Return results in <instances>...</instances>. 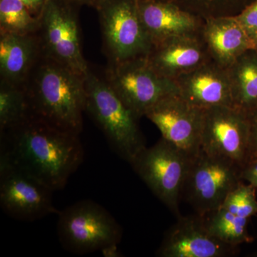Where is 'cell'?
I'll return each instance as SVG.
<instances>
[{
    "mask_svg": "<svg viewBox=\"0 0 257 257\" xmlns=\"http://www.w3.org/2000/svg\"><path fill=\"white\" fill-rule=\"evenodd\" d=\"M0 136V161L38 179L54 192L65 187L84 159L79 135L32 116Z\"/></svg>",
    "mask_w": 257,
    "mask_h": 257,
    "instance_id": "6da1fadb",
    "label": "cell"
},
{
    "mask_svg": "<svg viewBox=\"0 0 257 257\" xmlns=\"http://www.w3.org/2000/svg\"><path fill=\"white\" fill-rule=\"evenodd\" d=\"M85 76L42 55L24 86L31 116L80 135L86 111Z\"/></svg>",
    "mask_w": 257,
    "mask_h": 257,
    "instance_id": "7a4b0ae2",
    "label": "cell"
},
{
    "mask_svg": "<svg viewBox=\"0 0 257 257\" xmlns=\"http://www.w3.org/2000/svg\"><path fill=\"white\" fill-rule=\"evenodd\" d=\"M86 111L118 155L131 163L146 147L139 118L115 94L104 77L89 68L85 76Z\"/></svg>",
    "mask_w": 257,
    "mask_h": 257,
    "instance_id": "3957f363",
    "label": "cell"
},
{
    "mask_svg": "<svg viewBox=\"0 0 257 257\" xmlns=\"http://www.w3.org/2000/svg\"><path fill=\"white\" fill-rule=\"evenodd\" d=\"M57 234L67 251L77 254L119 244L122 229L105 208L89 199L79 201L58 214Z\"/></svg>",
    "mask_w": 257,
    "mask_h": 257,
    "instance_id": "277c9868",
    "label": "cell"
},
{
    "mask_svg": "<svg viewBox=\"0 0 257 257\" xmlns=\"http://www.w3.org/2000/svg\"><path fill=\"white\" fill-rule=\"evenodd\" d=\"M108 64L147 57L152 44L138 0H105L96 10Z\"/></svg>",
    "mask_w": 257,
    "mask_h": 257,
    "instance_id": "5b68a950",
    "label": "cell"
},
{
    "mask_svg": "<svg viewBox=\"0 0 257 257\" xmlns=\"http://www.w3.org/2000/svg\"><path fill=\"white\" fill-rule=\"evenodd\" d=\"M191 159L162 138L153 146L145 147L130 165L161 202L179 216V198Z\"/></svg>",
    "mask_w": 257,
    "mask_h": 257,
    "instance_id": "8992f818",
    "label": "cell"
},
{
    "mask_svg": "<svg viewBox=\"0 0 257 257\" xmlns=\"http://www.w3.org/2000/svg\"><path fill=\"white\" fill-rule=\"evenodd\" d=\"M78 8L67 0H47L37 34L42 55L85 76L89 67L81 45Z\"/></svg>",
    "mask_w": 257,
    "mask_h": 257,
    "instance_id": "52a82bcc",
    "label": "cell"
},
{
    "mask_svg": "<svg viewBox=\"0 0 257 257\" xmlns=\"http://www.w3.org/2000/svg\"><path fill=\"white\" fill-rule=\"evenodd\" d=\"M104 78L139 119L164 98L179 94L175 81L159 75L147 57L108 64Z\"/></svg>",
    "mask_w": 257,
    "mask_h": 257,
    "instance_id": "ba28073f",
    "label": "cell"
},
{
    "mask_svg": "<svg viewBox=\"0 0 257 257\" xmlns=\"http://www.w3.org/2000/svg\"><path fill=\"white\" fill-rule=\"evenodd\" d=\"M242 168L202 151L191 159L182 195L197 214L205 216L219 209L240 183Z\"/></svg>",
    "mask_w": 257,
    "mask_h": 257,
    "instance_id": "9c48e42d",
    "label": "cell"
},
{
    "mask_svg": "<svg viewBox=\"0 0 257 257\" xmlns=\"http://www.w3.org/2000/svg\"><path fill=\"white\" fill-rule=\"evenodd\" d=\"M200 151L243 168L248 160L247 115L234 106L204 109Z\"/></svg>",
    "mask_w": 257,
    "mask_h": 257,
    "instance_id": "30bf717a",
    "label": "cell"
},
{
    "mask_svg": "<svg viewBox=\"0 0 257 257\" xmlns=\"http://www.w3.org/2000/svg\"><path fill=\"white\" fill-rule=\"evenodd\" d=\"M53 192L38 179L0 161V205L8 215L32 221L59 214L53 205Z\"/></svg>",
    "mask_w": 257,
    "mask_h": 257,
    "instance_id": "8fae6325",
    "label": "cell"
},
{
    "mask_svg": "<svg viewBox=\"0 0 257 257\" xmlns=\"http://www.w3.org/2000/svg\"><path fill=\"white\" fill-rule=\"evenodd\" d=\"M145 116L156 125L162 138L190 158L200 151L204 109L191 105L177 94L164 98Z\"/></svg>",
    "mask_w": 257,
    "mask_h": 257,
    "instance_id": "7c38bea8",
    "label": "cell"
},
{
    "mask_svg": "<svg viewBox=\"0 0 257 257\" xmlns=\"http://www.w3.org/2000/svg\"><path fill=\"white\" fill-rule=\"evenodd\" d=\"M238 252V246L223 242L207 229L204 216H178L165 233L157 249L160 257H228Z\"/></svg>",
    "mask_w": 257,
    "mask_h": 257,
    "instance_id": "4fadbf2b",
    "label": "cell"
},
{
    "mask_svg": "<svg viewBox=\"0 0 257 257\" xmlns=\"http://www.w3.org/2000/svg\"><path fill=\"white\" fill-rule=\"evenodd\" d=\"M147 60L159 75L172 81L211 60L202 33L172 37L153 44Z\"/></svg>",
    "mask_w": 257,
    "mask_h": 257,
    "instance_id": "5bb4252c",
    "label": "cell"
},
{
    "mask_svg": "<svg viewBox=\"0 0 257 257\" xmlns=\"http://www.w3.org/2000/svg\"><path fill=\"white\" fill-rule=\"evenodd\" d=\"M179 95L191 105L206 109L232 106L227 69L209 61L175 80Z\"/></svg>",
    "mask_w": 257,
    "mask_h": 257,
    "instance_id": "9a60e30c",
    "label": "cell"
},
{
    "mask_svg": "<svg viewBox=\"0 0 257 257\" xmlns=\"http://www.w3.org/2000/svg\"><path fill=\"white\" fill-rule=\"evenodd\" d=\"M139 10L152 44L181 35L202 33L204 18L168 0H138Z\"/></svg>",
    "mask_w": 257,
    "mask_h": 257,
    "instance_id": "2e32d148",
    "label": "cell"
},
{
    "mask_svg": "<svg viewBox=\"0 0 257 257\" xmlns=\"http://www.w3.org/2000/svg\"><path fill=\"white\" fill-rule=\"evenodd\" d=\"M202 37L211 60L225 69L245 52L255 49L254 42L235 16L204 18Z\"/></svg>",
    "mask_w": 257,
    "mask_h": 257,
    "instance_id": "e0dca14e",
    "label": "cell"
},
{
    "mask_svg": "<svg viewBox=\"0 0 257 257\" xmlns=\"http://www.w3.org/2000/svg\"><path fill=\"white\" fill-rule=\"evenodd\" d=\"M42 55L38 34H0L2 83L23 87Z\"/></svg>",
    "mask_w": 257,
    "mask_h": 257,
    "instance_id": "ac0fdd59",
    "label": "cell"
},
{
    "mask_svg": "<svg viewBox=\"0 0 257 257\" xmlns=\"http://www.w3.org/2000/svg\"><path fill=\"white\" fill-rule=\"evenodd\" d=\"M227 72L232 106L248 114L257 108V51L245 52Z\"/></svg>",
    "mask_w": 257,
    "mask_h": 257,
    "instance_id": "d6986e66",
    "label": "cell"
},
{
    "mask_svg": "<svg viewBox=\"0 0 257 257\" xmlns=\"http://www.w3.org/2000/svg\"><path fill=\"white\" fill-rule=\"evenodd\" d=\"M204 217L209 232L223 242L239 246L241 243L252 241L247 229L249 219L246 218L236 215L221 207Z\"/></svg>",
    "mask_w": 257,
    "mask_h": 257,
    "instance_id": "ffe728a7",
    "label": "cell"
},
{
    "mask_svg": "<svg viewBox=\"0 0 257 257\" xmlns=\"http://www.w3.org/2000/svg\"><path fill=\"white\" fill-rule=\"evenodd\" d=\"M30 116L24 88L0 82V133L20 124Z\"/></svg>",
    "mask_w": 257,
    "mask_h": 257,
    "instance_id": "44dd1931",
    "label": "cell"
},
{
    "mask_svg": "<svg viewBox=\"0 0 257 257\" xmlns=\"http://www.w3.org/2000/svg\"><path fill=\"white\" fill-rule=\"evenodd\" d=\"M40 20L20 0H0V34L37 33Z\"/></svg>",
    "mask_w": 257,
    "mask_h": 257,
    "instance_id": "7402d4cb",
    "label": "cell"
},
{
    "mask_svg": "<svg viewBox=\"0 0 257 257\" xmlns=\"http://www.w3.org/2000/svg\"><path fill=\"white\" fill-rule=\"evenodd\" d=\"M256 188L240 182L224 199L221 208L236 215L249 219L257 214Z\"/></svg>",
    "mask_w": 257,
    "mask_h": 257,
    "instance_id": "603a6c76",
    "label": "cell"
},
{
    "mask_svg": "<svg viewBox=\"0 0 257 257\" xmlns=\"http://www.w3.org/2000/svg\"><path fill=\"white\" fill-rule=\"evenodd\" d=\"M242 28L256 45L257 42V0L246 6L235 16Z\"/></svg>",
    "mask_w": 257,
    "mask_h": 257,
    "instance_id": "cb8c5ba5",
    "label": "cell"
},
{
    "mask_svg": "<svg viewBox=\"0 0 257 257\" xmlns=\"http://www.w3.org/2000/svg\"><path fill=\"white\" fill-rule=\"evenodd\" d=\"M248 123V160H257V108L246 114Z\"/></svg>",
    "mask_w": 257,
    "mask_h": 257,
    "instance_id": "d4e9b609",
    "label": "cell"
},
{
    "mask_svg": "<svg viewBox=\"0 0 257 257\" xmlns=\"http://www.w3.org/2000/svg\"><path fill=\"white\" fill-rule=\"evenodd\" d=\"M241 178L248 184L257 179V160L248 162L241 171Z\"/></svg>",
    "mask_w": 257,
    "mask_h": 257,
    "instance_id": "484cf974",
    "label": "cell"
},
{
    "mask_svg": "<svg viewBox=\"0 0 257 257\" xmlns=\"http://www.w3.org/2000/svg\"><path fill=\"white\" fill-rule=\"evenodd\" d=\"M20 1L28 8L32 15H34L35 18H39L47 0H20Z\"/></svg>",
    "mask_w": 257,
    "mask_h": 257,
    "instance_id": "4316f807",
    "label": "cell"
},
{
    "mask_svg": "<svg viewBox=\"0 0 257 257\" xmlns=\"http://www.w3.org/2000/svg\"><path fill=\"white\" fill-rule=\"evenodd\" d=\"M67 1L78 7L82 6V5H87V6L92 7L94 9L97 10L98 8L105 0H67Z\"/></svg>",
    "mask_w": 257,
    "mask_h": 257,
    "instance_id": "83f0119b",
    "label": "cell"
},
{
    "mask_svg": "<svg viewBox=\"0 0 257 257\" xmlns=\"http://www.w3.org/2000/svg\"><path fill=\"white\" fill-rule=\"evenodd\" d=\"M101 252L106 257H117L120 256L118 244H111L106 246L101 250Z\"/></svg>",
    "mask_w": 257,
    "mask_h": 257,
    "instance_id": "f1b7e54d",
    "label": "cell"
},
{
    "mask_svg": "<svg viewBox=\"0 0 257 257\" xmlns=\"http://www.w3.org/2000/svg\"><path fill=\"white\" fill-rule=\"evenodd\" d=\"M250 184H251L253 187H254L255 188L257 189V179H255L254 181H253V182H251V183H250Z\"/></svg>",
    "mask_w": 257,
    "mask_h": 257,
    "instance_id": "f546056e",
    "label": "cell"
},
{
    "mask_svg": "<svg viewBox=\"0 0 257 257\" xmlns=\"http://www.w3.org/2000/svg\"><path fill=\"white\" fill-rule=\"evenodd\" d=\"M255 50H256L257 51V42H256V45H255Z\"/></svg>",
    "mask_w": 257,
    "mask_h": 257,
    "instance_id": "4dcf8cb0",
    "label": "cell"
}]
</instances>
